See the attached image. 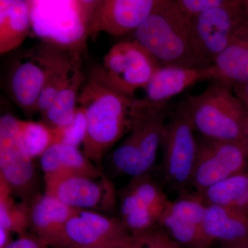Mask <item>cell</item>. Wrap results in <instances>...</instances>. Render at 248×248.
<instances>
[{
	"label": "cell",
	"mask_w": 248,
	"mask_h": 248,
	"mask_svg": "<svg viewBox=\"0 0 248 248\" xmlns=\"http://www.w3.org/2000/svg\"><path fill=\"white\" fill-rule=\"evenodd\" d=\"M197 194L206 205H218L248 214V171L232 176Z\"/></svg>",
	"instance_id": "obj_21"
},
{
	"label": "cell",
	"mask_w": 248,
	"mask_h": 248,
	"mask_svg": "<svg viewBox=\"0 0 248 248\" xmlns=\"http://www.w3.org/2000/svg\"><path fill=\"white\" fill-rule=\"evenodd\" d=\"M120 218L132 236L161 228L170 200L150 173L132 177L120 190Z\"/></svg>",
	"instance_id": "obj_11"
},
{
	"label": "cell",
	"mask_w": 248,
	"mask_h": 248,
	"mask_svg": "<svg viewBox=\"0 0 248 248\" xmlns=\"http://www.w3.org/2000/svg\"><path fill=\"white\" fill-rule=\"evenodd\" d=\"M51 130L53 143H61L77 148L83 146L87 132V120L84 108L78 105L74 117L69 124Z\"/></svg>",
	"instance_id": "obj_28"
},
{
	"label": "cell",
	"mask_w": 248,
	"mask_h": 248,
	"mask_svg": "<svg viewBox=\"0 0 248 248\" xmlns=\"http://www.w3.org/2000/svg\"><path fill=\"white\" fill-rule=\"evenodd\" d=\"M203 228L207 236L221 246L248 242V214L218 205H206Z\"/></svg>",
	"instance_id": "obj_19"
},
{
	"label": "cell",
	"mask_w": 248,
	"mask_h": 248,
	"mask_svg": "<svg viewBox=\"0 0 248 248\" xmlns=\"http://www.w3.org/2000/svg\"><path fill=\"white\" fill-rule=\"evenodd\" d=\"M161 67L138 42L129 41L113 46L90 77L119 94L135 98V93L146 89Z\"/></svg>",
	"instance_id": "obj_7"
},
{
	"label": "cell",
	"mask_w": 248,
	"mask_h": 248,
	"mask_svg": "<svg viewBox=\"0 0 248 248\" xmlns=\"http://www.w3.org/2000/svg\"><path fill=\"white\" fill-rule=\"evenodd\" d=\"M232 89L235 95L248 111V82L233 84Z\"/></svg>",
	"instance_id": "obj_32"
},
{
	"label": "cell",
	"mask_w": 248,
	"mask_h": 248,
	"mask_svg": "<svg viewBox=\"0 0 248 248\" xmlns=\"http://www.w3.org/2000/svg\"><path fill=\"white\" fill-rule=\"evenodd\" d=\"M134 37L161 66L200 68L213 65L200 51L191 19L183 14L175 0H159Z\"/></svg>",
	"instance_id": "obj_2"
},
{
	"label": "cell",
	"mask_w": 248,
	"mask_h": 248,
	"mask_svg": "<svg viewBox=\"0 0 248 248\" xmlns=\"http://www.w3.org/2000/svg\"><path fill=\"white\" fill-rule=\"evenodd\" d=\"M44 175L68 171L91 170L99 169L79 148L54 143L40 157Z\"/></svg>",
	"instance_id": "obj_24"
},
{
	"label": "cell",
	"mask_w": 248,
	"mask_h": 248,
	"mask_svg": "<svg viewBox=\"0 0 248 248\" xmlns=\"http://www.w3.org/2000/svg\"><path fill=\"white\" fill-rule=\"evenodd\" d=\"M205 208L197 192H179L175 200L170 201L161 228L182 248H211L214 242L203 228Z\"/></svg>",
	"instance_id": "obj_15"
},
{
	"label": "cell",
	"mask_w": 248,
	"mask_h": 248,
	"mask_svg": "<svg viewBox=\"0 0 248 248\" xmlns=\"http://www.w3.org/2000/svg\"><path fill=\"white\" fill-rule=\"evenodd\" d=\"M31 228L51 248L77 209L71 208L48 194L39 193L30 203Z\"/></svg>",
	"instance_id": "obj_18"
},
{
	"label": "cell",
	"mask_w": 248,
	"mask_h": 248,
	"mask_svg": "<svg viewBox=\"0 0 248 248\" xmlns=\"http://www.w3.org/2000/svg\"><path fill=\"white\" fill-rule=\"evenodd\" d=\"M230 0H175L179 9L190 19L213 8L224 6Z\"/></svg>",
	"instance_id": "obj_30"
},
{
	"label": "cell",
	"mask_w": 248,
	"mask_h": 248,
	"mask_svg": "<svg viewBox=\"0 0 248 248\" xmlns=\"http://www.w3.org/2000/svg\"><path fill=\"white\" fill-rule=\"evenodd\" d=\"M244 134L245 140V146L248 153V111L246 115V120L244 122Z\"/></svg>",
	"instance_id": "obj_35"
},
{
	"label": "cell",
	"mask_w": 248,
	"mask_h": 248,
	"mask_svg": "<svg viewBox=\"0 0 248 248\" xmlns=\"http://www.w3.org/2000/svg\"><path fill=\"white\" fill-rule=\"evenodd\" d=\"M218 81L231 86L248 82V32L233 42L213 63Z\"/></svg>",
	"instance_id": "obj_22"
},
{
	"label": "cell",
	"mask_w": 248,
	"mask_h": 248,
	"mask_svg": "<svg viewBox=\"0 0 248 248\" xmlns=\"http://www.w3.org/2000/svg\"><path fill=\"white\" fill-rule=\"evenodd\" d=\"M6 248H51L35 233L26 232L13 240Z\"/></svg>",
	"instance_id": "obj_31"
},
{
	"label": "cell",
	"mask_w": 248,
	"mask_h": 248,
	"mask_svg": "<svg viewBox=\"0 0 248 248\" xmlns=\"http://www.w3.org/2000/svg\"><path fill=\"white\" fill-rule=\"evenodd\" d=\"M159 0H100L90 24L89 36L99 32L120 37L135 32L151 16Z\"/></svg>",
	"instance_id": "obj_16"
},
{
	"label": "cell",
	"mask_w": 248,
	"mask_h": 248,
	"mask_svg": "<svg viewBox=\"0 0 248 248\" xmlns=\"http://www.w3.org/2000/svg\"><path fill=\"white\" fill-rule=\"evenodd\" d=\"M99 1L31 0V31L41 41L82 54Z\"/></svg>",
	"instance_id": "obj_3"
},
{
	"label": "cell",
	"mask_w": 248,
	"mask_h": 248,
	"mask_svg": "<svg viewBox=\"0 0 248 248\" xmlns=\"http://www.w3.org/2000/svg\"><path fill=\"white\" fill-rule=\"evenodd\" d=\"M195 133L182 101L170 113L161 145L164 182L178 193L188 191L191 187L197 152Z\"/></svg>",
	"instance_id": "obj_8"
},
{
	"label": "cell",
	"mask_w": 248,
	"mask_h": 248,
	"mask_svg": "<svg viewBox=\"0 0 248 248\" xmlns=\"http://www.w3.org/2000/svg\"><path fill=\"white\" fill-rule=\"evenodd\" d=\"M31 31L30 6L27 0L0 1V53L22 45Z\"/></svg>",
	"instance_id": "obj_20"
},
{
	"label": "cell",
	"mask_w": 248,
	"mask_h": 248,
	"mask_svg": "<svg viewBox=\"0 0 248 248\" xmlns=\"http://www.w3.org/2000/svg\"><path fill=\"white\" fill-rule=\"evenodd\" d=\"M81 68V55L72 58L54 73L41 93L36 112L41 115L51 107L59 93L68 84L77 71Z\"/></svg>",
	"instance_id": "obj_26"
},
{
	"label": "cell",
	"mask_w": 248,
	"mask_h": 248,
	"mask_svg": "<svg viewBox=\"0 0 248 248\" xmlns=\"http://www.w3.org/2000/svg\"><path fill=\"white\" fill-rule=\"evenodd\" d=\"M79 53L40 41L17 57L7 78L10 97L27 114L36 112L42 90L60 67Z\"/></svg>",
	"instance_id": "obj_6"
},
{
	"label": "cell",
	"mask_w": 248,
	"mask_h": 248,
	"mask_svg": "<svg viewBox=\"0 0 248 248\" xmlns=\"http://www.w3.org/2000/svg\"><path fill=\"white\" fill-rule=\"evenodd\" d=\"M125 248H183L168 235L161 228L133 236Z\"/></svg>",
	"instance_id": "obj_29"
},
{
	"label": "cell",
	"mask_w": 248,
	"mask_h": 248,
	"mask_svg": "<svg viewBox=\"0 0 248 248\" xmlns=\"http://www.w3.org/2000/svg\"><path fill=\"white\" fill-rule=\"evenodd\" d=\"M221 248H248V242L233 246H221Z\"/></svg>",
	"instance_id": "obj_36"
},
{
	"label": "cell",
	"mask_w": 248,
	"mask_h": 248,
	"mask_svg": "<svg viewBox=\"0 0 248 248\" xmlns=\"http://www.w3.org/2000/svg\"><path fill=\"white\" fill-rule=\"evenodd\" d=\"M131 235L120 217L78 210L66 222L53 248H82L115 244Z\"/></svg>",
	"instance_id": "obj_14"
},
{
	"label": "cell",
	"mask_w": 248,
	"mask_h": 248,
	"mask_svg": "<svg viewBox=\"0 0 248 248\" xmlns=\"http://www.w3.org/2000/svg\"><path fill=\"white\" fill-rule=\"evenodd\" d=\"M12 233L0 228V248H6L13 241Z\"/></svg>",
	"instance_id": "obj_33"
},
{
	"label": "cell",
	"mask_w": 248,
	"mask_h": 248,
	"mask_svg": "<svg viewBox=\"0 0 248 248\" xmlns=\"http://www.w3.org/2000/svg\"><path fill=\"white\" fill-rule=\"evenodd\" d=\"M133 236L130 239L125 240V241H120V242L115 243L108 245H103V246H93V247L82 248H125L131 242Z\"/></svg>",
	"instance_id": "obj_34"
},
{
	"label": "cell",
	"mask_w": 248,
	"mask_h": 248,
	"mask_svg": "<svg viewBox=\"0 0 248 248\" xmlns=\"http://www.w3.org/2000/svg\"><path fill=\"white\" fill-rule=\"evenodd\" d=\"M19 127L23 143L32 159L40 158L53 143L51 129L41 121L19 120Z\"/></svg>",
	"instance_id": "obj_27"
},
{
	"label": "cell",
	"mask_w": 248,
	"mask_h": 248,
	"mask_svg": "<svg viewBox=\"0 0 248 248\" xmlns=\"http://www.w3.org/2000/svg\"><path fill=\"white\" fill-rule=\"evenodd\" d=\"M244 4L245 8H246V13H247L248 17V0H246V1H244Z\"/></svg>",
	"instance_id": "obj_37"
},
{
	"label": "cell",
	"mask_w": 248,
	"mask_h": 248,
	"mask_svg": "<svg viewBox=\"0 0 248 248\" xmlns=\"http://www.w3.org/2000/svg\"><path fill=\"white\" fill-rule=\"evenodd\" d=\"M204 80L218 81L214 64L207 68L161 66L146 89L144 97L153 104H166L186 89Z\"/></svg>",
	"instance_id": "obj_17"
},
{
	"label": "cell",
	"mask_w": 248,
	"mask_h": 248,
	"mask_svg": "<svg viewBox=\"0 0 248 248\" xmlns=\"http://www.w3.org/2000/svg\"><path fill=\"white\" fill-rule=\"evenodd\" d=\"M9 187L0 180V228L20 236L31 228L30 205L16 202Z\"/></svg>",
	"instance_id": "obj_25"
},
{
	"label": "cell",
	"mask_w": 248,
	"mask_h": 248,
	"mask_svg": "<svg viewBox=\"0 0 248 248\" xmlns=\"http://www.w3.org/2000/svg\"><path fill=\"white\" fill-rule=\"evenodd\" d=\"M0 180L13 195L27 203L40 193L38 176L23 143L19 119L10 112L0 117Z\"/></svg>",
	"instance_id": "obj_10"
},
{
	"label": "cell",
	"mask_w": 248,
	"mask_h": 248,
	"mask_svg": "<svg viewBox=\"0 0 248 248\" xmlns=\"http://www.w3.org/2000/svg\"><path fill=\"white\" fill-rule=\"evenodd\" d=\"M44 180L45 192L71 208L105 214L117 208L115 186L101 169L55 173Z\"/></svg>",
	"instance_id": "obj_9"
},
{
	"label": "cell",
	"mask_w": 248,
	"mask_h": 248,
	"mask_svg": "<svg viewBox=\"0 0 248 248\" xmlns=\"http://www.w3.org/2000/svg\"><path fill=\"white\" fill-rule=\"evenodd\" d=\"M192 32L200 51L212 63L230 45L248 32L244 1L230 0L191 19Z\"/></svg>",
	"instance_id": "obj_12"
},
{
	"label": "cell",
	"mask_w": 248,
	"mask_h": 248,
	"mask_svg": "<svg viewBox=\"0 0 248 248\" xmlns=\"http://www.w3.org/2000/svg\"><path fill=\"white\" fill-rule=\"evenodd\" d=\"M85 81L86 77L82 68H79L66 87L59 93L51 107L41 115V122L51 130L69 124L74 117L78 98Z\"/></svg>",
	"instance_id": "obj_23"
},
{
	"label": "cell",
	"mask_w": 248,
	"mask_h": 248,
	"mask_svg": "<svg viewBox=\"0 0 248 248\" xmlns=\"http://www.w3.org/2000/svg\"><path fill=\"white\" fill-rule=\"evenodd\" d=\"M183 102L195 133L245 146L244 127L248 110L233 93L231 85L213 81L203 93L191 95Z\"/></svg>",
	"instance_id": "obj_4"
},
{
	"label": "cell",
	"mask_w": 248,
	"mask_h": 248,
	"mask_svg": "<svg viewBox=\"0 0 248 248\" xmlns=\"http://www.w3.org/2000/svg\"><path fill=\"white\" fill-rule=\"evenodd\" d=\"M172 108L140 99L133 126L127 136L110 154L112 169L135 177L150 173L161 147L165 124Z\"/></svg>",
	"instance_id": "obj_5"
},
{
	"label": "cell",
	"mask_w": 248,
	"mask_h": 248,
	"mask_svg": "<svg viewBox=\"0 0 248 248\" xmlns=\"http://www.w3.org/2000/svg\"><path fill=\"white\" fill-rule=\"evenodd\" d=\"M140 104V99L119 94L91 77L85 81L78 102L87 120L82 152L99 169L108 152L130 132Z\"/></svg>",
	"instance_id": "obj_1"
},
{
	"label": "cell",
	"mask_w": 248,
	"mask_h": 248,
	"mask_svg": "<svg viewBox=\"0 0 248 248\" xmlns=\"http://www.w3.org/2000/svg\"><path fill=\"white\" fill-rule=\"evenodd\" d=\"M197 158L190 187L202 192L232 176L247 172L246 146L235 142L200 136L197 138Z\"/></svg>",
	"instance_id": "obj_13"
}]
</instances>
